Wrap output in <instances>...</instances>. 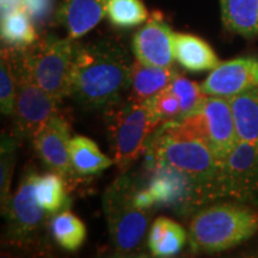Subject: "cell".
Segmentation results:
<instances>
[{"label": "cell", "mask_w": 258, "mask_h": 258, "mask_svg": "<svg viewBox=\"0 0 258 258\" xmlns=\"http://www.w3.org/2000/svg\"><path fill=\"white\" fill-rule=\"evenodd\" d=\"M132 64L114 42L74 44L70 97L85 109L108 110L129 89Z\"/></svg>", "instance_id": "1"}, {"label": "cell", "mask_w": 258, "mask_h": 258, "mask_svg": "<svg viewBox=\"0 0 258 258\" xmlns=\"http://www.w3.org/2000/svg\"><path fill=\"white\" fill-rule=\"evenodd\" d=\"M147 148L154 166L170 167L191 180L198 206L212 201L221 161L203 139L178 121H171L158 128Z\"/></svg>", "instance_id": "2"}, {"label": "cell", "mask_w": 258, "mask_h": 258, "mask_svg": "<svg viewBox=\"0 0 258 258\" xmlns=\"http://www.w3.org/2000/svg\"><path fill=\"white\" fill-rule=\"evenodd\" d=\"M257 232V211L238 203H221L194 215L189 239L194 250L221 252L244 243Z\"/></svg>", "instance_id": "3"}, {"label": "cell", "mask_w": 258, "mask_h": 258, "mask_svg": "<svg viewBox=\"0 0 258 258\" xmlns=\"http://www.w3.org/2000/svg\"><path fill=\"white\" fill-rule=\"evenodd\" d=\"M108 117L112 159L121 170L137 160L163 124L147 102L138 103L131 99L108 109Z\"/></svg>", "instance_id": "4"}, {"label": "cell", "mask_w": 258, "mask_h": 258, "mask_svg": "<svg viewBox=\"0 0 258 258\" xmlns=\"http://www.w3.org/2000/svg\"><path fill=\"white\" fill-rule=\"evenodd\" d=\"M72 41L69 36L61 38L47 35L44 40L19 49L17 54L32 80L57 103L70 97L74 48Z\"/></svg>", "instance_id": "5"}, {"label": "cell", "mask_w": 258, "mask_h": 258, "mask_svg": "<svg viewBox=\"0 0 258 258\" xmlns=\"http://www.w3.org/2000/svg\"><path fill=\"white\" fill-rule=\"evenodd\" d=\"M137 192L131 180L122 177L103 196L111 244L120 253H129L137 249L150 224V209L139 205Z\"/></svg>", "instance_id": "6"}, {"label": "cell", "mask_w": 258, "mask_h": 258, "mask_svg": "<svg viewBox=\"0 0 258 258\" xmlns=\"http://www.w3.org/2000/svg\"><path fill=\"white\" fill-rule=\"evenodd\" d=\"M177 121L203 139L221 163L239 141L230 98L226 97L208 96L198 110Z\"/></svg>", "instance_id": "7"}, {"label": "cell", "mask_w": 258, "mask_h": 258, "mask_svg": "<svg viewBox=\"0 0 258 258\" xmlns=\"http://www.w3.org/2000/svg\"><path fill=\"white\" fill-rule=\"evenodd\" d=\"M258 195V144L238 141L222 160L212 191V201L232 199L244 202Z\"/></svg>", "instance_id": "8"}, {"label": "cell", "mask_w": 258, "mask_h": 258, "mask_svg": "<svg viewBox=\"0 0 258 258\" xmlns=\"http://www.w3.org/2000/svg\"><path fill=\"white\" fill-rule=\"evenodd\" d=\"M5 53L14 63L17 76V96L12 112L16 134L18 138L32 139L51 117L57 115V102L32 80L15 51L12 55L9 50Z\"/></svg>", "instance_id": "9"}, {"label": "cell", "mask_w": 258, "mask_h": 258, "mask_svg": "<svg viewBox=\"0 0 258 258\" xmlns=\"http://www.w3.org/2000/svg\"><path fill=\"white\" fill-rule=\"evenodd\" d=\"M37 173L29 170L23 176L14 196H11L5 217L8 219V235L12 241L23 243L40 230L48 213L38 205L34 192Z\"/></svg>", "instance_id": "10"}, {"label": "cell", "mask_w": 258, "mask_h": 258, "mask_svg": "<svg viewBox=\"0 0 258 258\" xmlns=\"http://www.w3.org/2000/svg\"><path fill=\"white\" fill-rule=\"evenodd\" d=\"M175 32L166 24L160 12H153L143 28L134 35L133 53L147 66L169 67L175 61Z\"/></svg>", "instance_id": "11"}, {"label": "cell", "mask_w": 258, "mask_h": 258, "mask_svg": "<svg viewBox=\"0 0 258 258\" xmlns=\"http://www.w3.org/2000/svg\"><path fill=\"white\" fill-rule=\"evenodd\" d=\"M258 86V55L240 56L220 62L201 84L208 96L231 98Z\"/></svg>", "instance_id": "12"}, {"label": "cell", "mask_w": 258, "mask_h": 258, "mask_svg": "<svg viewBox=\"0 0 258 258\" xmlns=\"http://www.w3.org/2000/svg\"><path fill=\"white\" fill-rule=\"evenodd\" d=\"M71 138L69 124L59 115L51 117L32 138L35 150L41 159L69 182L77 175L71 163Z\"/></svg>", "instance_id": "13"}, {"label": "cell", "mask_w": 258, "mask_h": 258, "mask_svg": "<svg viewBox=\"0 0 258 258\" xmlns=\"http://www.w3.org/2000/svg\"><path fill=\"white\" fill-rule=\"evenodd\" d=\"M105 16L104 0H63L56 12L57 21L72 40L91 31Z\"/></svg>", "instance_id": "14"}, {"label": "cell", "mask_w": 258, "mask_h": 258, "mask_svg": "<svg viewBox=\"0 0 258 258\" xmlns=\"http://www.w3.org/2000/svg\"><path fill=\"white\" fill-rule=\"evenodd\" d=\"M177 74L173 66H147L137 60L132 64L129 76V99L138 103L147 102L161 90L169 88Z\"/></svg>", "instance_id": "15"}, {"label": "cell", "mask_w": 258, "mask_h": 258, "mask_svg": "<svg viewBox=\"0 0 258 258\" xmlns=\"http://www.w3.org/2000/svg\"><path fill=\"white\" fill-rule=\"evenodd\" d=\"M173 44L177 62L191 72L212 71L221 62L213 48L198 36L175 32Z\"/></svg>", "instance_id": "16"}, {"label": "cell", "mask_w": 258, "mask_h": 258, "mask_svg": "<svg viewBox=\"0 0 258 258\" xmlns=\"http://www.w3.org/2000/svg\"><path fill=\"white\" fill-rule=\"evenodd\" d=\"M222 23L246 38L258 36V0H219Z\"/></svg>", "instance_id": "17"}, {"label": "cell", "mask_w": 258, "mask_h": 258, "mask_svg": "<svg viewBox=\"0 0 258 258\" xmlns=\"http://www.w3.org/2000/svg\"><path fill=\"white\" fill-rule=\"evenodd\" d=\"M186 240V232L169 218H158L151 225L148 247L156 257H171L179 253Z\"/></svg>", "instance_id": "18"}, {"label": "cell", "mask_w": 258, "mask_h": 258, "mask_svg": "<svg viewBox=\"0 0 258 258\" xmlns=\"http://www.w3.org/2000/svg\"><path fill=\"white\" fill-rule=\"evenodd\" d=\"M70 156L77 175H95L115 164L114 159L102 153L91 139L83 135L71 138Z\"/></svg>", "instance_id": "19"}, {"label": "cell", "mask_w": 258, "mask_h": 258, "mask_svg": "<svg viewBox=\"0 0 258 258\" xmlns=\"http://www.w3.org/2000/svg\"><path fill=\"white\" fill-rule=\"evenodd\" d=\"M240 141L258 144V86L230 98Z\"/></svg>", "instance_id": "20"}, {"label": "cell", "mask_w": 258, "mask_h": 258, "mask_svg": "<svg viewBox=\"0 0 258 258\" xmlns=\"http://www.w3.org/2000/svg\"><path fill=\"white\" fill-rule=\"evenodd\" d=\"M2 40L15 50L25 49L38 41L36 24L23 8L2 18Z\"/></svg>", "instance_id": "21"}, {"label": "cell", "mask_w": 258, "mask_h": 258, "mask_svg": "<svg viewBox=\"0 0 258 258\" xmlns=\"http://www.w3.org/2000/svg\"><path fill=\"white\" fill-rule=\"evenodd\" d=\"M34 192L38 205L48 214H56L64 211L69 205L63 177L54 171L46 175L36 176Z\"/></svg>", "instance_id": "22"}, {"label": "cell", "mask_w": 258, "mask_h": 258, "mask_svg": "<svg viewBox=\"0 0 258 258\" xmlns=\"http://www.w3.org/2000/svg\"><path fill=\"white\" fill-rule=\"evenodd\" d=\"M53 238L64 250L76 251L86 238V228L78 217L69 211H61L50 221Z\"/></svg>", "instance_id": "23"}, {"label": "cell", "mask_w": 258, "mask_h": 258, "mask_svg": "<svg viewBox=\"0 0 258 258\" xmlns=\"http://www.w3.org/2000/svg\"><path fill=\"white\" fill-rule=\"evenodd\" d=\"M105 15L118 28H132L145 23L150 15L141 0H104Z\"/></svg>", "instance_id": "24"}, {"label": "cell", "mask_w": 258, "mask_h": 258, "mask_svg": "<svg viewBox=\"0 0 258 258\" xmlns=\"http://www.w3.org/2000/svg\"><path fill=\"white\" fill-rule=\"evenodd\" d=\"M169 88L179 101L180 117L198 110L208 97V95L203 92L201 85L180 74H177Z\"/></svg>", "instance_id": "25"}, {"label": "cell", "mask_w": 258, "mask_h": 258, "mask_svg": "<svg viewBox=\"0 0 258 258\" xmlns=\"http://www.w3.org/2000/svg\"><path fill=\"white\" fill-rule=\"evenodd\" d=\"M16 148L17 141L15 138L9 137L8 134L2 135V150H0V191H2V209L4 214L10 202V184L14 172Z\"/></svg>", "instance_id": "26"}, {"label": "cell", "mask_w": 258, "mask_h": 258, "mask_svg": "<svg viewBox=\"0 0 258 258\" xmlns=\"http://www.w3.org/2000/svg\"><path fill=\"white\" fill-rule=\"evenodd\" d=\"M17 96V76L16 71L5 50L2 54L0 63V109L4 115H12Z\"/></svg>", "instance_id": "27"}, {"label": "cell", "mask_w": 258, "mask_h": 258, "mask_svg": "<svg viewBox=\"0 0 258 258\" xmlns=\"http://www.w3.org/2000/svg\"><path fill=\"white\" fill-rule=\"evenodd\" d=\"M147 103L163 124L166 122L177 121L180 117L179 101L170 88L161 90L148 99Z\"/></svg>", "instance_id": "28"}, {"label": "cell", "mask_w": 258, "mask_h": 258, "mask_svg": "<svg viewBox=\"0 0 258 258\" xmlns=\"http://www.w3.org/2000/svg\"><path fill=\"white\" fill-rule=\"evenodd\" d=\"M55 0H23V9L36 25H44L54 12Z\"/></svg>", "instance_id": "29"}, {"label": "cell", "mask_w": 258, "mask_h": 258, "mask_svg": "<svg viewBox=\"0 0 258 258\" xmlns=\"http://www.w3.org/2000/svg\"><path fill=\"white\" fill-rule=\"evenodd\" d=\"M22 8H23V0H0L2 18Z\"/></svg>", "instance_id": "30"}]
</instances>
